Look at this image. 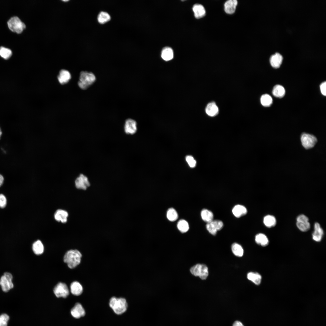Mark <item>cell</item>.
Listing matches in <instances>:
<instances>
[{
	"mask_svg": "<svg viewBox=\"0 0 326 326\" xmlns=\"http://www.w3.org/2000/svg\"><path fill=\"white\" fill-rule=\"evenodd\" d=\"M161 57L165 61H168L172 59L174 56L172 49L168 47L164 48L161 51Z\"/></svg>",
	"mask_w": 326,
	"mask_h": 326,
	"instance_id": "44dd1931",
	"label": "cell"
},
{
	"mask_svg": "<svg viewBox=\"0 0 326 326\" xmlns=\"http://www.w3.org/2000/svg\"><path fill=\"white\" fill-rule=\"evenodd\" d=\"M137 130V123L135 120L129 118L126 120L124 125V131L126 134L133 135L136 132Z\"/></svg>",
	"mask_w": 326,
	"mask_h": 326,
	"instance_id": "30bf717a",
	"label": "cell"
},
{
	"mask_svg": "<svg viewBox=\"0 0 326 326\" xmlns=\"http://www.w3.org/2000/svg\"><path fill=\"white\" fill-rule=\"evenodd\" d=\"M324 234L323 231L319 224L316 222L314 225V231L312 234L313 239L317 242L320 241Z\"/></svg>",
	"mask_w": 326,
	"mask_h": 326,
	"instance_id": "4fadbf2b",
	"label": "cell"
},
{
	"mask_svg": "<svg viewBox=\"0 0 326 326\" xmlns=\"http://www.w3.org/2000/svg\"><path fill=\"white\" fill-rule=\"evenodd\" d=\"M201 216L203 220L207 223L213 220V213L207 209H203L201 212Z\"/></svg>",
	"mask_w": 326,
	"mask_h": 326,
	"instance_id": "cb8c5ba5",
	"label": "cell"
},
{
	"mask_svg": "<svg viewBox=\"0 0 326 326\" xmlns=\"http://www.w3.org/2000/svg\"><path fill=\"white\" fill-rule=\"evenodd\" d=\"M301 141L302 146L308 149L313 147L317 142V138L314 135L304 133L301 136Z\"/></svg>",
	"mask_w": 326,
	"mask_h": 326,
	"instance_id": "8992f818",
	"label": "cell"
},
{
	"mask_svg": "<svg viewBox=\"0 0 326 326\" xmlns=\"http://www.w3.org/2000/svg\"><path fill=\"white\" fill-rule=\"evenodd\" d=\"M232 212L235 217L239 218L246 214L247 210L245 206L238 204L234 207L232 209Z\"/></svg>",
	"mask_w": 326,
	"mask_h": 326,
	"instance_id": "ac0fdd59",
	"label": "cell"
},
{
	"mask_svg": "<svg viewBox=\"0 0 326 326\" xmlns=\"http://www.w3.org/2000/svg\"><path fill=\"white\" fill-rule=\"evenodd\" d=\"M208 274V269L207 267L205 264H202V270L199 278L201 280H205L207 277Z\"/></svg>",
	"mask_w": 326,
	"mask_h": 326,
	"instance_id": "d590c367",
	"label": "cell"
},
{
	"mask_svg": "<svg viewBox=\"0 0 326 326\" xmlns=\"http://www.w3.org/2000/svg\"><path fill=\"white\" fill-rule=\"evenodd\" d=\"M186 160L189 166L191 168H193L196 166V161L192 156L190 155L187 156L186 158Z\"/></svg>",
	"mask_w": 326,
	"mask_h": 326,
	"instance_id": "74e56055",
	"label": "cell"
},
{
	"mask_svg": "<svg viewBox=\"0 0 326 326\" xmlns=\"http://www.w3.org/2000/svg\"><path fill=\"white\" fill-rule=\"evenodd\" d=\"M297 222H308V219L306 216L302 214L299 216L296 219Z\"/></svg>",
	"mask_w": 326,
	"mask_h": 326,
	"instance_id": "f35d334b",
	"label": "cell"
},
{
	"mask_svg": "<svg viewBox=\"0 0 326 326\" xmlns=\"http://www.w3.org/2000/svg\"><path fill=\"white\" fill-rule=\"evenodd\" d=\"M4 180V178L3 176L0 174V187L2 185Z\"/></svg>",
	"mask_w": 326,
	"mask_h": 326,
	"instance_id": "7bdbcfd3",
	"label": "cell"
},
{
	"mask_svg": "<svg viewBox=\"0 0 326 326\" xmlns=\"http://www.w3.org/2000/svg\"><path fill=\"white\" fill-rule=\"evenodd\" d=\"M283 57L279 53H276L272 55L270 58V62L271 66L274 68H278L281 65Z\"/></svg>",
	"mask_w": 326,
	"mask_h": 326,
	"instance_id": "9a60e30c",
	"label": "cell"
},
{
	"mask_svg": "<svg viewBox=\"0 0 326 326\" xmlns=\"http://www.w3.org/2000/svg\"><path fill=\"white\" fill-rule=\"evenodd\" d=\"M2 131H1V128H0V138H1V136L2 135Z\"/></svg>",
	"mask_w": 326,
	"mask_h": 326,
	"instance_id": "ee69618b",
	"label": "cell"
},
{
	"mask_svg": "<svg viewBox=\"0 0 326 326\" xmlns=\"http://www.w3.org/2000/svg\"><path fill=\"white\" fill-rule=\"evenodd\" d=\"M70 290L72 293L75 296H79L83 292V288L82 285L77 281H74L70 285Z\"/></svg>",
	"mask_w": 326,
	"mask_h": 326,
	"instance_id": "ffe728a7",
	"label": "cell"
},
{
	"mask_svg": "<svg viewBox=\"0 0 326 326\" xmlns=\"http://www.w3.org/2000/svg\"><path fill=\"white\" fill-rule=\"evenodd\" d=\"M326 82H324L322 83L320 85V88L322 94L324 96L326 95Z\"/></svg>",
	"mask_w": 326,
	"mask_h": 326,
	"instance_id": "60d3db41",
	"label": "cell"
},
{
	"mask_svg": "<svg viewBox=\"0 0 326 326\" xmlns=\"http://www.w3.org/2000/svg\"><path fill=\"white\" fill-rule=\"evenodd\" d=\"M177 228L179 230L183 233L187 232L189 228L188 222L184 219H181L177 222Z\"/></svg>",
	"mask_w": 326,
	"mask_h": 326,
	"instance_id": "f1b7e54d",
	"label": "cell"
},
{
	"mask_svg": "<svg viewBox=\"0 0 326 326\" xmlns=\"http://www.w3.org/2000/svg\"><path fill=\"white\" fill-rule=\"evenodd\" d=\"M13 277L10 273L5 272L0 278V285L2 291L7 292L13 288Z\"/></svg>",
	"mask_w": 326,
	"mask_h": 326,
	"instance_id": "5b68a950",
	"label": "cell"
},
{
	"mask_svg": "<svg viewBox=\"0 0 326 326\" xmlns=\"http://www.w3.org/2000/svg\"><path fill=\"white\" fill-rule=\"evenodd\" d=\"M53 291L57 297L66 298L69 295V291L65 283L60 282L55 287Z\"/></svg>",
	"mask_w": 326,
	"mask_h": 326,
	"instance_id": "52a82bcc",
	"label": "cell"
},
{
	"mask_svg": "<svg viewBox=\"0 0 326 326\" xmlns=\"http://www.w3.org/2000/svg\"><path fill=\"white\" fill-rule=\"evenodd\" d=\"M7 204V200L5 196L2 194H0V208H4Z\"/></svg>",
	"mask_w": 326,
	"mask_h": 326,
	"instance_id": "ab89813d",
	"label": "cell"
},
{
	"mask_svg": "<svg viewBox=\"0 0 326 326\" xmlns=\"http://www.w3.org/2000/svg\"><path fill=\"white\" fill-rule=\"evenodd\" d=\"M68 214L67 211L62 209L57 210L54 214V218L56 220L62 223L66 222L67 220Z\"/></svg>",
	"mask_w": 326,
	"mask_h": 326,
	"instance_id": "d6986e66",
	"label": "cell"
},
{
	"mask_svg": "<svg viewBox=\"0 0 326 326\" xmlns=\"http://www.w3.org/2000/svg\"><path fill=\"white\" fill-rule=\"evenodd\" d=\"M109 306L114 312L119 315L125 313L127 310L128 305L125 299L123 297H111L109 301Z\"/></svg>",
	"mask_w": 326,
	"mask_h": 326,
	"instance_id": "6da1fadb",
	"label": "cell"
},
{
	"mask_svg": "<svg viewBox=\"0 0 326 326\" xmlns=\"http://www.w3.org/2000/svg\"><path fill=\"white\" fill-rule=\"evenodd\" d=\"M296 225L300 230L303 232L308 231L310 227V224L309 222H297Z\"/></svg>",
	"mask_w": 326,
	"mask_h": 326,
	"instance_id": "e575fe53",
	"label": "cell"
},
{
	"mask_svg": "<svg viewBox=\"0 0 326 326\" xmlns=\"http://www.w3.org/2000/svg\"><path fill=\"white\" fill-rule=\"evenodd\" d=\"M9 319V316L6 314H3L0 316V326H7V323Z\"/></svg>",
	"mask_w": 326,
	"mask_h": 326,
	"instance_id": "8d00e7d4",
	"label": "cell"
},
{
	"mask_svg": "<svg viewBox=\"0 0 326 326\" xmlns=\"http://www.w3.org/2000/svg\"><path fill=\"white\" fill-rule=\"evenodd\" d=\"M272 92V94L275 97L281 98L285 95V90L283 86L277 85L274 87Z\"/></svg>",
	"mask_w": 326,
	"mask_h": 326,
	"instance_id": "d4e9b609",
	"label": "cell"
},
{
	"mask_svg": "<svg viewBox=\"0 0 326 326\" xmlns=\"http://www.w3.org/2000/svg\"><path fill=\"white\" fill-rule=\"evenodd\" d=\"M32 249L34 252L37 255L42 254L44 251V246L41 241L39 240L35 241L33 244Z\"/></svg>",
	"mask_w": 326,
	"mask_h": 326,
	"instance_id": "484cf974",
	"label": "cell"
},
{
	"mask_svg": "<svg viewBox=\"0 0 326 326\" xmlns=\"http://www.w3.org/2000/svg\"><path fill=\"white\" fill-rule=\"evenodd\" d=\"M233 326H244L240 321H236L233 324Z\"/></svg>",
	"mask_w": 326,
	"mask_h": 326,
	"instance_id": "b9f144b4",
	"label": "cell"
},
{
	"mask_svg": "<svg viewBox=\"0 0 326 326\" xmlns=\"http://www.w3.org/2000/svg\"><path fill=\"white\" fill-rule=\"evenodd\" d=\"M110 18L111 17L109 14L104 11L100 12L97 16V21L101 24H103L108 21Z\"/></svg>",
	"mask_w": 326,
	"mask_h": 326,
	"instance_id": "f546056e",
	"label": "cell"
},
{
	"mask_svg": "<svg viewBox=\"0 0 326 326\" xmlns=\"http://www.w3.org/2000/svg\"><path fill=\"white\" fill-rule=\"evenodd\" d=\"M232 250L233 254L236 256L241 257L244 253V250L241 246L239 244L235 243L232 245Z\"/></svg>",
	"mask_w": 326,
	"mask_h": 326,
	"instance_id": "83f0119b",
	"label": "cell"
},
{
	"mask_svg": "<svg viewBox=\"0 0 326 326\" xmlns=\"http://www.w3.org/2000/svg\"><path fill=\"white\" fill-rule=\"evenodd\" d=\"M96 80V77L92 72L82 71L80 73L78 85L81 89L85 90L93 84Z\"/></svg>",
	"mask_w": 326,
	"mask_h": 326,
	"instance_id": "3957f363",
	"label": "cell"
},
{
	"mask_svg": "<svg viewBox=\"0 0 326 326\" xmlns=\"http://www.w3.org/2000/svg\"><path fill=\"white\" fill-rule=\"evenodd\" d=\"M238 4L236 0H229L224 4V10L225 12L229 14H232L235 11Z\"/></svg>",
	"mask_w": 326,
	"mask_h": 326,
	"instance_id": "5bb4252c",
	"label": "cell"
},
{
	"mask_svg": "<svg viewBox=\"0 0 326 326\" xmlns=\"http://www.w3.org/2000/svg\"><path fill=\"white\" fill-rule=\"evenodd\" d=\"M202 267V264H197L191 267L190 271L194 276L199 277L201 272Z\"/></svg>",
	"mask_w": 326,
	"mask_h": 326,
	"instance_id": "836d02e7",
	"label": "cell"
},
{
	"mask_svg": "<svg viewBox=\"0 0 326 326\" xmlns=\"http://www.w3.org/2000/svg\"><path fill=\"white\" fill-rule=\"evenodd\" d=\"M71 78V75L70 72L64 69L60 70L58 76V80L62 85L67 83Z\"/></svg>",
	"mask_w": 326,
	"mask_h": 326,
	"instance_id": "e0dca14e",
	"label": "cell"
},
{
	"mask_svg": "<svg viewBox=\"0 0 326 326\" xmlns=\"http://www.w3.org/2000/svg\"><path fill=\"white\" fill-rule=\"evenodd\" d=\"M192 9L194 16L197 19L201 18L205 15V9L204 7L201 4H197L194 5Z\"/></svg>",
	"mask_w": 326,
	"mask_h": 326,
	"instance_id": "2e32d148",
	"label": "cell"
},
{
	"mask_svg": "<svg viewBox=\"0 0 326 326\" xmlns=\"http://www.w3.org/2000/svg\"><path fill=\"white\" fill-rule=\"evenodd\" d=\"M82 254L77 250H71L67 251L64 257V261L71 269L75 268L81 262Z\"/></svg>",
	"mask_w": 326,
	"mask_h": 326,
	"instance_id": "7a4b0ae2",
	"label": "cell"
},
{
	"mask_svg": "<svg viewBox=\"0 0 326 326\" xmlns=\"http://www.w3.org/2000/svg\"><path fill=\"white\" fill-rule=\"evenodd\" d=\"M263 222L266 227L271 228L275 225L276 223V220L273 216L267 215L264 217Z\"/></svg>",
	"mask_w": 326,
	"mask_h": 326,
	"instance_id": "4316f807",
	"label": "cell"
},
{
	"mask_svg": "<svg viewBox=\"0 0 326 326\" xmlns=\"http://www.w3.org/2000/svg\"><path fill=\"white\" fill-rule=\"evenodd\" d=\"M68 1V0H63V1H65V2Z\"/></svg>",
	"mask_w": 326,
	"mask_h": 326,
	"instance_id": "f6af8a7d",
	"label": "cell"
},
{
	"mask_svg": "<svg viewBox=\"0 0 326 326\" xmlns=\"http://www.w3.org/2000/svg\"><path fill=\"white\" fill-rule=\"evenodd\" d=\"M12 51L8 48L3 46L0 47V55L5 59H9L12 56Z\"/></svg>",
	"mask_w": 326,
	"mask_h": 326,
	"instance_id": "d6a6232c",
	"label": "cell"
},
{
	"mask_svg": "<svg viewBox=\"0 0 326 326\" xmlns=\"http://www.w3.org/2000/svg\"><path fill=\"white\" fill-rule=\"evenodd\" d=\"M76 187L78 189L86 190L90 185L88 177L83 174H81L75 181Z\"/></svg>",
	"mask_w": 326,
	"mask_h": 326,
	"instance_id": "9c48e42d",
	"label": "cell"
},
{
	"mask_svg": "<svg viewBox=\"0 0 326 326\" xmlns=\"http://www.w3.org/2000/svg\"><path fill=\"white\" fill-rule=\"evenodd\" d=\"M256 243L262 246H266L269 243V240L267 236L262 233H259L255 237Z\"/></svg>",
	"mask_w": 326,
	"mask_h": 326,
	"instance_id": "603a6c76",
	"label": "cell"
},
{
	"mask_svg": "<svg viewBox=\"0 0 326 326\" xmlns=\"http://www.w3.org/2000/svg\"><path fill=\"white\" fill-rule=\"evenodd\" d=\"M261 104L264 107H269L273 102L272 97L269 94H265L261 96L260 99Z\"/></svg>",
	"mask_w": 326,
	"mask_h": 326,
	"instance_id": "4dcf8cb0",
	"label": "cell"
},
{
	"mask_svg": "<svg viewBox=\"0 0 326 326\" xmlns=\"http://www.w3.org/2000/svg\"><path fill=\"white\" fill-rule=\"evenodd\" d=\"M247 278L255 284L259 285L261 283L262 277L260 274L257 272H250L247 274Z\"/></svg>",
	"mask_w": 326,
	"mask_h": 326,
	"instance_id": "7402d4cb",
	"label": "cell"
},
{
	"mask_svg": "<svg viewBox=\"0 0 326 326\" xmlns=\"http://www.w3.org/2000/svg\"><path fill=\"white\" fill-rule=\"evenodd\" d=\"M166 216L168 219L171 222L175 221L178 218V215L177 212L173 208H170L168 210Z\"/></svg>",
	"mask_w": 326,
	"mask_h": 326,
	"instance_id": "1f68e13d",
	"label": "cell"
},
{
	"mask_svg": "<svg viewBox=\"0 0 326 326\" xmlns=\"http://www.w3.org/2000/svg\"><path fill=\"white\" fill-rule=\"evenodd\" d=\"M205 112L208 116L213 117L218 114L219 109L216 103L212 102L207 104L205 108Z\"/></svg>",
	"mask_w": 326,
	"mask_h": 326,
	"instance_id": "7c38bea8",
	"label": "cell"
},
{
	"mask_svg": "<svg viewBox=\"0 0 326 326\" xmlns=\"http://www.w3.org/2000/svg\"><path fill=\"white\" fill-rule=\"evenodd\" d=\"M223 222L218 220H213L211 222L207 223L206 228L211 234L215 235L218 231L221 230L223 227Z\"/></svg>",
	"mask_w": 326,
	"mask_h": 326,
	"instance_id": "ba28073f",
	"label": "cell"
},
{
	"mask_svg": "<svg viewBox=\"0 0 326 326\" xmlns=\"http://www.w3.org/2000/svg\"><path fill=\"white\" fill-rule=\"evenodd\" d=\"M8 28L12 31L21 33L26 28L25 24L17 16L11 17L7 21Z\"/></svg>",
	"mask_w": 326,
	"mask_h": 326,
	"instance_id": "277c9868",
	"label": "cell"
},
{
	"mask_svg": "<svg viewBox=\"0 0 326 326\" xmlns=\"http://www.w3.org/2000/svg\"><path fill=\"white\" fill-rule=\"evenodd\" d=\"M71 314L74 318H78L84 316L85 312L82 305L79 303H77L72 309Z\"/></svg>",
	"mask_w": 326,
	"mask_h": 326,
	"instance_id": "8fae6325",
	"label": "cell"
}]
</instances>
